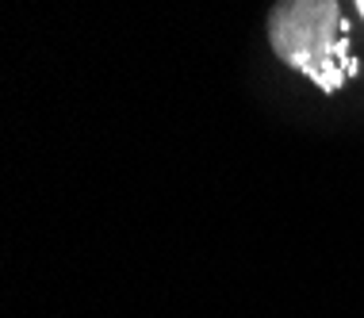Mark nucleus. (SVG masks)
I'll list each match as a JSON object with an SVG mask.
<instances>
[{"label":"nucleus","mask_w":364,"mask_h":318,"mask_svg":"<svg viewBox=\"0 0 364 318\" xmlns=\"http://www.w3.org/2000/svg\"><path fill=\"white\" fill-rule=\"evenodd\" d=\"M269 38L280 62L322 92H338L360 73L338 0H280L269 19Z\"/></svg>","instance_id":"f257e3e1"},{"label":"nucleus","mask_w":364,"mask_h":318,"mask_svg":"<svg viewBox=\"0 0 364 318\" xmlns=\"http://www.w3.org/2000/svg\"><path fill=\"white\" fill-rule=\"evenodd\" d=\"M357 8H360V16H364V0H357Z\"/></svg>","instance_id":"f03ea898"}]
</instances>
